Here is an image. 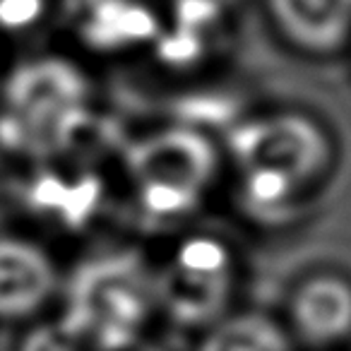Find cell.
Masks as SVG:
<instances>
[{
	"mask_svg": "<svg viewBox=\"0 0 351 351\" xmlns=\"http://www.w3.org/2000/svg\"><path fill=\"white\" fill-rule=\"evenodd\" d=\"M159 313L154 267L137 253H104L73 272L58 317L87 351H108L145 337Z\"/></svg>",
	"mask_w": 351,
	"mask_h": 351,
	"instance_id": "6da1fadb",
	"label": "cell"
},
{
	"mask_svg": "<svg viewBox=\"0 0 351 351\" xmlns=\"http://www.w3.org/2000/svg\"><path fill=\"white\" fill-rule=\"evenodd\" d=\"M231 159L245 195L260 207H279L303 195L332 164V142L313 118L269 113L236 128Z\"/></svg>",
	"mask_w": 351,
	"mask_h": 351,
	"instance_id": "7a4b0ae2",
	"label": "cell"
},
{
	"mask_svg": "<svg viewBox=\"0 0 351 351\" xmlns=\"http://www.w3.org/2000/svg\"><path fill=\"white\" fill-rule=\"evenodd\" d=\"M89 84L63 58H32L8 75L0 94V135L29 156H53L87 121Z\"/></svg>",
	"mask_w": 351,
	"mask_h": 351,
	"instance_id": "3957f363",
	"label": "cell"
},
{
	"mask_svg": "<svg viewBox=\"0 0 351 351\" xmlns=\"http://www.w3.org/2000/svg\"><path fill=\"white\" fill-rule=\"evenodd\" d=\"M219 171L215 142L193 128H164L128 147L125 176L140 210L178 219L210 193Z\"/></svg>",
	"mask_w": 351,
	"mask_h": 351,
	"instance_id": "277c9868",
	"label": "cell"
},
{
	"mask_svg": "<svg viewBox=\"0 0 351 351\" xmlns=\"http://www.w3.org/2000/svg\"><path fill=\"white\" fill-rule=\"evenodd\" d=\"M159 313L183 327L207 330L229 313L236 289L234 258L210 236H193L154 269Z\"/></svg>",
	"mask_w": 351,
	"mask_h": 351,
	"instance_id": "5b68a950",
	"label": "cell"
},
{
	"mask_svg": "<svg viewBox=\"0 0 351 351\" xmlns=\"http://www.w3.org/2000/svg\"><path fill=\"white\" fill-rule=\"evenodd\" d=\"M293 341L332 349L351 339V279L341 272H313L293 287L287 306Z\"/></svg>",
	"mask_w": 351,
	"mask_h": 351,
	"instance_id": "8992f818",
	"label": "cell"
},
{
	"mask_svg": "<svg viewBox=\"0 0 351 351\" xmlns=\"http://www.w3.org/2000/svg\"><path fill=\"white\" fill-rule=\"evenodd\" d=\"M58 289V267L46 248L22 236H0V320H27Z\"/></svg>",
	"mask_w": 351,
	"mask_h": 351,
	"instance_id": "52a82bcc",
	"label": "cell"
},
{
	"mask_svg": "<svg viewBox=\"0 0 351 351\" xmlns=\"http://www.w3.org/2000/svg\"><path fill=\"white\" fill-rule=\"evenodd\" d=\"M279 34L311 56H330L351 39V0H265Z\"/></svg>",
	"mask_w": 351,
	"mask_h": 351,
	"instance_id": "ba28073f",
	"label": "cell"
},
{
	"mask_svg": "<svg viewBox=\"0 0 351 351\" xmlns=\"http://www.w3.org/2000/svg\"><path fill=\"white\" fill-rule=\"evenodd\" d=\"M197 351H293L287 325L260 311L226 313L202 332Z\"/></svg>",
	"mask_w": 351,
	"mask_h": 351,
	"instance_id": "9c48e42d",
	"label": "cell"
},
{
	"mask_svg": "<svg viewBox=\"0 0 351 351\" xmlns=\"http://www.w3.org/2000/svg\"><path fill=\"white\" fill-rule=\"evenodd\" d=\"M17 351H87V346L60 320H46L27 330Z\"/></svg>",
	"mask_w": 351,
	"mask_h": 351,
	"instance_id": "30bf717a",
	"label": "cell"
},
{
	"mask_svg": "<svg viewBox=\"0 0 351 351\" xmlns=\"http://www.w3.org/2000/svg\"><path fill=\"white\" fill-rule=\"evenodd\" d=\"M49 0H0V32L32 29L46 15Z\"/></svg>",
	"mask_w": 351,
	"mask_h": 351,
	"instance_id": "8fae6325",
	"label": "cell"
},
{
	"mask_svg": "<svg viewBox=\"0 0 351 351\" xmlns=\"http://www.w3.org/2000/svg\"><path fill=\"white\" fill-rule=\"evenodd\" d=\"M108 351H169V349H164V346L156 344V341L147 339V337H140V339L130 341V344L116 346V349H108Z\"/></svg>",
	"mask_w": 351,
	"mask_h": 351,
	"instance_id": "7c38bea8",
	"label": "cell"
}]
</instances>
